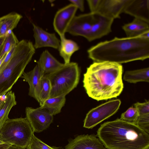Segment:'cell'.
Instances as JSON below:
<instances>
[{
  "label": "cell",
  "instance_id": "8",
  "mask_svg": "<svg viewBox=\"0 0 149 149\" xmlns=\"http://www.w3.org/2000/svg\"><path fill=\"white\" fill-rule=\"evenodd\" d=\"M25 113L26 118L34 133L43 131L49 127L53 121V116L40 107L36 108L26 107Z\"/></svg>",
  "mask_w": 149,
  "mask_h": 149
},
{
  "label": "cell",
  "instance_id": "24",
  "mask_svg": "<svg viewBox=\"0 0 149 149\" xmlns=\"http://www.w3.org/2000/svg\"><path fill=\"white\" fill-rule=\"evenodd\" d=\"M51 89V86L49 80L43 76L40 81V107L42 106L44 102L49 98Z\"/></svg>",
  "mask_w": 149,
  "mask_h": 149
},
{
  "label": "cell",
  "instance_id": "16",
  "mask_svg": "<svg viewBox=\"0 0 149 149\" xmlns=\"http://www.w3.org/2000/svg\"><path fill=\"white\" fill-rule=\"evenodd\" d=\"M124 13L149 23V0H131Z\"/></svg>",
  "mask_w": 149,
  "mask_h": 149
},
{
  "label": "cell",
  "instance_id": "11",
  "mask_svg": "<svg viewBox=\"0 0 149 149\" xmlns=\"http://www.w3.org/2000/svg\"><path fill=\"white\" fill-rule=\"evenodd\" d=\"M131 0H101L95 13L114 19L120 18Z\"/></svg>",
  "mask_w": 149,
  "mask_h": 149
},
{
  "label": "cell",
  "instance_id": "14",
  "mask_svg": "<svg viewBox=\"0 0 149 149\" xmlns=\"http://www.w3.org/2000/svg\"><path fill=\"white\" fill-rule=\"evenodd\" d=\"M113 20L99 15L98 20L93 24L85 38L91 42L108 35L111 31Z\"/></svg>",
  "mask_w": 149,
  "mask_h": 149
},
{
  "label": "cell",
  "instance_id": "26",
  "mask_svg": "<svg viewBox=\"0 0 149 149\" xmlns=\"http://www.w3.org/2000/svg\"><path fill=\"white\" fill-rule=\"evenodd\" d=\"M26 149H61L59 147H51L37 137L34 134L32 135L29 143Z\"/></svg>",
  "mask_w": 149,
  "mask_h": 149
},
{
  "label": "cell",
  "instance_id": "31",
  "mask_svg": "<svg viewBox=\"0 0 149 149\" xmlns=\"http://www.w3.org/2000/svg\"><path fill=\"white\" fill-rule=\"evenodd\" d=\"M69 1L72 4L75 6L77 8L81 11H83L84 10V1L83 0H70Z\"/></svg>",
  "mask_w": 149,
  "mask_h": 149
},
{
  "label": "cell",
  "instance_id": "2",
  "mask_svg": "<svg viewBox=\"0 0 149 149\" xmlns=\"http://www.w3.org/2000/svg\"><path fill=\"white\" fill-rule=\"evenodd\" d=\"M122 65L109 62H94L84 74L83 86L88 96L97 101L119 96L124 87Z\"/></svg>",
  "mask_w": 149,
  "mask_h": 149
},
{
  "label": "cell",
  "instance_id": "25",
  "mask_svg": "<svg viewBox=\"0 0 149 149\" xmlns=\"http://www.w3.org/2000/svg\"><path fill=\"white\" fill-rule=\"evenodd\" d=\"M19 41L12 31L10 32L6 36L0 55V59L7 54L11 48L16 46Z\"/></svg>",
  "mask_w": 149,
  "mask_h": 149
},
{
  "label": "cell",
  "instance_id": "27",
  "mask_svg": "<svg viewBox=\"0 0 149 149\" xmlns=\"http://www.w3.org/2000/svg\"><path fill=\"white\" fill-rule=\"evenodd\" d=\"M139 116L137 109L134 107L132 106L122 114L120 119L124 121L134 124Z\"/></svg>",
  "mask_w": 149,
  "mask_h": 149
},
{
  "label": "cell",
  "instance_id": "6",
  "mask_svg": "<svg viewBox=\"0 0 149 149\" xmlns=\"http://www.w3.org/2000/svg\"><path fill=\"white\" fill-rule=\"evenodd\" d=\"M34 132L26 118H8L0 131V139L4 143L26 149Z\"/></svg>",
  "mask_w": 149,
  "mask_h": 149
},
{
  "label": "cell",
  "instance_id": "3",
  "mask_svg": "<svg viewBox=\"0 0 149 149\" xmlns=\"http://www.w3.org/2000/svg\"><path fill=\"white\" fill-rule=\"evenodd\" d=\"M96 136L107 149H149V134L120 118L101 124Z\"/></svg>",
  "mask_w": 149,
  "mask_h": 149
},
{
  "label": "cell",
  "instance_id": "5",
  "mask_svg": "<svg viewBox=\"0 0 149 149\" xmlns=\"http://www.w3.org/2000/svg\"><path fill=\"white\" fill-rule=\"evenodd\" d=\"M80 70L78 64L70 62L62 67L43 76L49 80L51 89L49 98L61 95H66L76 87L80 77Z\"/></svg>",
  "mask_w": 149,
  "mask_h": 149
},
{
  "label": "cell",
  "instance_id": "12",
  "mask_svg": "<svg viewBox=\"0 0 149 149\" xmlns=\"http://www.w3.org/2000/svg\"><path fill=\"white\" fill-rule=\"evenodd\" d=\"M33 36L35 40L34 46L35 49L43 47H51L58 49L60 41L54 33L47 32L34 23Z\"/></svg>",
  "mask_w": 149,
  "mask_h": 149
},
{
  "label": "cell",
  "instance_id": "21",
  "mask_svg": "<svg viewBox=\"0 0 149 149\" xmlns=\"http://www.w3.org/2000/svg\"><path fill=\"white\" fill-rule=\"evenodd\" d=\"M6 100L0 108V131L7 120L12 108L17 104L15 93L10 91L6 94Z\"/></svg>",
  "mask_w": 149,
  "mask_h": 149
},
{
  "label": "cell",
  "instance_id": "18",
  "mask_svg": "<svg viewBox=\"0 0 149 149\" xmlns=\"http://www.w3.org/2000/svg\"><path fill=\"white\" fill-rule=\"evenodd\" d=\"M122 28L127 37H134L149 31V23L134 18L131 22L125 24Z\"/></svg>",
  "mask_w": 149,
  "mask_h": 149
},
{
  "label": "cell",
  "instance_id": "9",
  "mask_svg": "<svg viewBox=\"0 0 149 149\" xmlns=\"http://www.w3.org/2000/svg\"><path fill=\"white\" fill-rule=\"evenodd\" d=\"M99 15L90 13L75 16L69 26L66 32L74 36L85 37L93 24L98 19Z\"/></svg>",
  "mask_w": 149,
  "mask_h": 149
},
{
  "label": "cell",
  "instance_id": "10",
  "mask_svg": "<svg viewBox=\"0 0 149 149\" xmlns=\"http://www.w3.org/2000/svg\"><path fill=\"white\" fill-rule=\"evenodd\" d=\"M77 8L71 3L58 10L54 16L53 25L60 38L65 37L67 29L75 16Z\"/></svg>",
  "mask_w": 149,
  "mask_h": 149
},
{
  "label": "cell",
  "instance_id": "4",
  "mask_svg": "<svg viewBox=\"0 0 149 149\" xmlns=\"http://www.w3.org/2000/svg\"><path fill=\"white\" fill-rule=\"evenodd\" d=\"M35 52L31 42L25 40L19 41L10 60L0 73V95L10 91L21 77Z\"/></svg>",
  "mask_w": 149,
  "mask_h": 149
},
{
  "label": "cell",
  "instance_id": "13",
  "mask_svg": "<svg viewBox=\"0 0 149 149\" xmlns=\"http://www.w3.org/2000/svg\"><path fill=\"white\" fill-rule=\"evenodd\" d=\"M65 149H106L99 138L93 134L79 135L69 141Z\"/></svg>",
  "mask_w": 149,
  "mask_h": 149
},
{
  "label": "cell",
  "instance_id": "36",
  "mask_svg": "<svg viewBox=\"0 0 149 149\" xmlns=\"http://www.w3.org/2000/svg\"><path fill=\"white\" fill-rule=\"evenodd\" d=\"M4 143L0 139V144Z\"/></svg>",
  "mask_w": 149,
  "mask_h": 149
},
{
  "label": "cell",
  "instance_id": "1",
  "mask_svg": "<svg viewBox=\"0 0 149 149\" xmlns=\"http://www.w3.org/2000/svg\"><path fill=\"white\" fill-rule=\"evenodd\" d=\"M94 62H109L121 64L149 57V32L134 37H115L100 42L87 50Z\"/></svg>",
  "mask_w": 149,
  "mask_h": 149
},
{
  "label": "cell",
  "instance_id": "29",
  "mask_svg": "<svg viewBox=\"0 0 149 149\" xmlns=\"http://www.w3.org/2000/svg\"><path fill=\"white\" fill-rule=\"evenodd\" d=\"M134 107L136 109L139 116L149 114V101L141 103L137 102L134 104Z\"/></svg>",
  "mask_w": 149,
  "mask_h": 149
},
{
  "label": "cell",
  "instance_id": "7",
  "mask_svg": "<svg viewBox=\"0 0 149 149\" xmlns=\"http://www.w3.org/2000/svg\"><path fill=\"white\" fill-rule=\"evenodd\" d=\"M121 103L119 99L113 100L92 109L86 114L83 127L92 129L115 113Z\"/></svg>",
  "mask_w": 149,
  "mask_h": 149
},
{
  "label": "cell",
  "instance_id": "30",
  "mask_svg": "<svg viewBox=\"0 0 149 149\" xmlns=\"http://www.w3.org/2000/svg\"><path fill=\"white\" fill-rule=\"evenodd\" d=\"M87 1L91 13H95L99 6L101 0H87Z\"/></svg>",
  "mask_w": 149,
  "mask_h": 149
},
{
  "label": "cell",
  "instance_id": "35",
  "mask_svg": "<svg viewBox=\"0 0 149 149\" xmlns=\"http://www.w3.org/2000/svg\"><path fill=\"white\" fill-rule=\"evenodd\" d=\"M6 149H24L20 147L11 145L8 147Z\"/></svg>",
  "mask_w": 149,
  "mask_h": 149
},
{
  "label": "cell",
  "instance_id": "28",
  "mask_svg": "<svg viewBox=\"0 0 149 149\" xmlns=\"http://www.w3.org/2000/svg\"><path fill=\"white\" fill-rule=\"evenodd\" d=\"M141 129L149 133V114L139 116L134 123Z\"/></svg>",
  "mask_w": 149,
  "mask_h": 149
},
{
  "label": "cell",
  "instance_id": "19",
  "mask_svg": "<svg viewBox=\"0 0 149 149\" xmlns=\"http://www.w3.org/2000/svg\"><path fill=\"white\" fill-rule=\"evenodd\" d=\"M22 16L13 12L0 17V37L6 35L17 26Z\"/></svg>",
  "mask_w": 149,
  "mask_h": 149
},
{
  "label": "cell",
  "instance_id": "15",
  "mask_svg": "<svg viewBox=\"0 0 149 149\" xmlns=\"http://www.w3.org/2000/svg\"><path fill=\"white\" fill-rule=\"evenodd\" d=\"M42 77L37 64L31 70L27 72H24L21 76L29 85V95L35 99L39 104L40 102V81Z\"/></svg>",
  "mask_w": 149,
  "mask_h": 149
},
{
  "label": "cell",
  "instance_id": "34",
  "mask_svg": "<svg viewBox=\"0 0 149 149\" xmlns=\"http://www.w3.org/2000/svg\"><path fill=\"white\" fill-rule=\"evenodd\" d=\"M11 145L10 144L6 143L0 144V149H6Z\"/></svg>",
  "mask_w": 149,
  "mask_h": 149
},
{
  "label": "cell",
  "instance_id": "33",
  "mask_svg": "<svg viewBox=\"0 0 149 149\" xmlns=\"http://www.w3.org/2000/svg\"><path fill=\"white\" fill-rule=\"evenodd\" d=\"M5 95H0V108L5 102L6 97Z\"/></svg>",
  "mask_w": 149,
  "mask_h": 149
},
{
  "label": "cell",
  "instance_id": "32",
  "mask_svg": "<svg viewBox=\"0 0 149 149\" xmlns=\"http://www.w3.org/2000/svg\"><path fill=\"white\" fill-rule=\"evenodd\" d=\"M6 37V36L0 37V55Z\"/></svg>",
  "mask_w": 149,
  "mask_h": 149
},
{
  "label": "cell",
  "instance_id": "17",
  "mask_svg": "<svg viewBox=\"0 0 149 149\" xmlns=\"http://www.w3.org/2000/svg\"><path fill=\"white\" fill-rule=\"evenodd\" d=\"M37 63L43 77L56 71L64 65L58 61L47 50L42 53Z\"/></svg>",
  "mask_w": 149,
  "mask_h": 149
},
{
  "label": "cell",
  "instance_id": "23",
  "mask_svg": "<svg viewBox=\"0 0 149 149\" xmlns=\"http://www.w3.org/2000/svg\"><path fill=\"white\" fill-rule=\"evenodd\" d=\"M123 79L127 82L136 83L140 81L149 82V68L125 72Z\"/></svg>",
  "mask_w": 149,
  "mask_h": 149
},
{
  "label": "cell",
  "instance_id": "20",
  "mask_svg": "<svg viewBox=\"0 0 149 149\" xmlns=\"http://www.w3.org/2000/svg\"><path fill=\"white\" fill-rule=\"evenodd\" d=\"M60 38V45L58 49L59 54L63 59L64 63L68 64L70 62L73 54L79 49V47L76 42L65 38V37Z\"/></svg>",
  "mask_w": 149,
  "mask_h": 149
},
{
  "label": "cell",
  "instance_id": "22",
  "mask_svg": "<svg viewBox=\"0 0 149 149\" xmlns=\"http://www.w3.org/2000/svg\"><path fill=\"white\" fill-rule=\"evenodd\" d=\"M66 95H61L47 100L40 107L48 111L53 116L60 113L66 101Z\"/></svg>",
  "mask_w": 149,
  "mask_h": 149
}]
</instances>
